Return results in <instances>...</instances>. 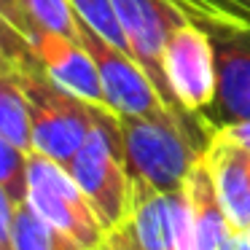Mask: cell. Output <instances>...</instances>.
I'll use <instances>...</instances> for the list:
<instances>
[{
	"label": "cell",
	"instance_id": "cell-12",
	"mask_svg": "<svg viewBox=\"0 0 250 250\" xmlns=\"http://www.w3.org/2000/svg\"><path fill=\"white\" fill-rule=\"evenodd\" d=\"M0 137L22 151H33V110L22 83L8 67L0 70Z\"/></svg>",
	"mask_w": 250,
	"mask_h": 250
},
{
	"label": "cell",
	"instance_id": "cell-6",
	"mask_svg": "<svg viewBox=\"0 0 250 250\" xmlns=\"http://www.w3.org/2000/svg\"><path fill=\"white\" fill-rule=\"evenodd\" d=\"M86 51L97 62L100 83L108 108L121 119H143V116H159L164 110H178L169 108L156 83L151 81L143 65L129 54V51L116 49L105 38H100L92 27L81 22V35H78Z\"/></svg>",
	"mask_w": 250,
	"mask_h": 250
},
{
	"label": "cell",
	"instance_id": "cell-13",
	"mask_svg": "<svg viewBox=\"0 0 250 250\" xmlns=\"http://www.w3.org/2000/svg\"><path fill=\"white\" fill-rule=\"evenodd\" d=\"M0 191L17 205L27 202L30 191V153L0 137Z\"/></svg>",
	"mask_w": 250,
	"mask_h": 250
},
{
	"label": "cell",
	"instance_id": "cell-17",
	"mask_svg": "<svg viewBox=\"0 0 250 250\" xmlns=\"http://www.w3.org/2000/svg\"><path fill=\"white\" fill-rule=\"evenodd\" d=\"M210 135H218V137H223V140L234 143V146L250 148V121H234V124L212 126Z\"/></svg>",
	"mask_w": 250,
	"mask_h": 250
},
{
	"label": "cell",
	"instance_id": "cell-14",
	"mask_svg": "<svg viewBox=\"0 0 250 250\" xmlns=\"http://www.w3.org/2000/svg\"><path fill=\"white\" fill-rule=\"evenodd\" d=\"M11 250H54V229L30 207V202L17 205Z\"/></svg>",
	"mask_w": 250,
	"mask_h": 250
},
{
	"label": "cell",
	"instance_id": "cell-11",
	"mask_svg": "<svg viewBox=\"0 0 250 250\" xmlns=\"http://www.w3.org/2000/svg\"><path fill=\"white\" fill-rule=\"evenodd\" d=\"M3 24L19 35L33 30H51L70 38L81 35V19L73 0H3Z\"/></svg>",
	"mask_w": 250,
	"mask_h": 250
},
{
	"label": "cell",
	"instance_id": "cell-3",
	"mask_svg": "<svg viewBox=\"0 0 250 250\" xmlns=\"http://www.w3.org/2000/svg\"><path fill=\"white\" fill-rule=\"evenodd\" d=\"M73 178L86 194L105 231L129 221L132 175L126 167L121 119L110 108H97V121L73 162L67 164Z\"/></svg>",
	"mask_w": 250,
	"mask_h": 250
},
{
	"label": "cell",
	"instance_id": "cell-18",
	"mask_svg": "<svg viewBox=\"0 0 250 250\" xmlns=\"http://www.w3.org/2000/svg\"><path fill=\"white\" fill-rule=\"evenodd\" d=\"M54 250H86V248L81 242H76L73 237H67V234L54 229Z\"/></svg>",
	"mask_w": 250,
	"mask_h": 250
},
{
	"label": "cell",
	"instance_id": "cell-15",
	"mask_svg": "<svg viewBox=\"0 0 250 250\" xmlns=\"http://www.w3.org/2000/svg\"><path fill=\"white\" fill-rule=\"evenodd\" d=\"M97 250H143V248H140V242H137V234H135V229H132V223L126 221V223H121L119 229H110Z\"/></svg>",
	"mask_w": 250,
	"mask_h": 250
},
{
	"label": "cell",
	"instance_id": "cell-4",
	"mask_svg": "<svg viewBox=\"0 0 250 250\" xmlns=\"http://www.w3.org/2000/svg\"><path fill=\"white\" fill-rule=\"evenodd\" d=\"M27 202L51 229L73 237L86 250H97L108 234L70 169L38 151H30Z\"/></svg>",
	"mask_w": 250,
	"mask_h": 250
},
{
	"label": "cell",
	"instance_id": "cell-19",
	"mask_svg": "<svg viewBox=\"0 0 250 250\" xmlns=\"http://www.w3.org/2000/svg\"><path fill=\"white\" fill-rule=\"evenodd\" d=\"M226 3L234 8H239V11H245V14H250V0H226Z\"/></svg>",
	"mask_w": 250,
	"mask_h": 250
},
{
	"label": "cell",
	"instance_id": "cell-16",
	"mask_svg": "<svg viewBox=\"0 0 250 250\" xmlns=\"http://www.w3.org/2000/svg\"><path fill=\"white\" fill-rule=\"evenodd\" d=\"M205 3L218 14V17H221L223 27H231V24H234V30L250 27V17H248V14L239 11V8H234V6H229L226 0H205Z\"/></svg>",
	"mask_w": 250,
	"mask_h": 250
},
{
	"label": "cell",
	"instance_id": "cell-7",
	"mask_svg": "<svg viewBox=\"0 0 250 250\" xmlns=\"http://www.w3.org/2000/svg\"><path fill=\"white\" fill-rule=\"evenodd\" d=\"M27 41V46L33 49L35 60L41 62V67L46 70V76L57 83L60 89L76 94L78 100L89 105H103V83H100L97 62L86 51V46L78 38L62 33H51V30H33V33L22 35Z\"/></svg>",
	"mask_w": 250,
	"mask_h": 250
},
{
	"label": "cell",
	"instance_id": "cell-9",
	"mask_svg": "<svg viewBox=\"0 0 250 250\" xmlns=\"http://www.w3.org/2000/svg\"><path fill=\"white\" fill-rule=\"evenodd\" d=\"M205 159L215 178L229 226L234 231H250V148L210 135Z\"/></svg>",
	"mask_w": 250,
	"mask_h": 250
},
{
	"label": "cell",
	"instance_id": "cell-1",
	"mask_svg": "<svg viewBox=\"0 0 250 250\" xmlns=\"http://www.w3.org/2000/svg\"><path fill=\"white\" fill-rule=\"evenodd\" d=\"M3 67H8L17 76L30 100L33 151L67 167L89 137V132L94 129L97 108L103 105H89L57 86L35 60L27 41L8 24H3Z\"/></svg>",
	"mask_w": 250,
	"mask_h": 250
},
{
	"label": "cell",
	"instance_id": "cell-8",
	"mask_svg": "<svg viewBox=\"0 0 250 250\" xmlns=\"http://www.w3.org/2000/svg\"><path fill=\"white\" fill-rule=\"evenodd\" d=\"M218 113L221 124L250 121V30H215Z\"/></svg>",
	"mask_w": 250,
	"mask_h": 250
},
{
	"label": "cell",
	"instance_id": "cell-5",
	"mask_svg": "<svg viewBox=\"0 0 250 250\" xmlns=\"http://www.w3.org/2000/svg\"><path fill=\"white\" fill-rule=\"evenodd\" d=\"M164 78L172 100L188 113H202L218 97L215 41L207 27L186 19L172 30L164 46Z\"/></svg>",
	"mask_w": 250,
	"mask_h": 250
},
{
	"label": "cell",
	"instance_id": "cell-10",
	"mask_svg": "<svg viewBox=\"0 0 250 250\" xmlns=\"http://www.w3.org/2000/svg\"><path fill=\"white\" fill-rule=\"evenodd\" d=\"M129 223L143 250H172V205L169 194L143 178H132Z\"/></svg>",
	"mask_w": 250,
	"mask_h": 250
},
{
	"label": "cell",
	"instance_id": "cell-2",
	"mask_svg": "<svg viewBox=\"0 0 250 250\" xmlns=\"http://www.w3.org/2000/svg\"><path fill=\"white\" fill-rule=\"evenodd\" d=\"M188 110H164L159 116L143 119H121V137H124L126 167L132 178H143L156 186L159 191L183 188L186 175L207 146L194 140Z\"/></svg>",
	"mask_w": 250,
	"mask_h": 250
}]
</instances>
